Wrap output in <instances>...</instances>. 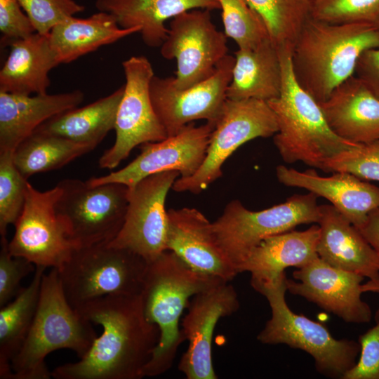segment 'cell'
I'll use <instances>...</instances> for the list:
<instances>
[{
  "instance_id": "1",
  "label": "cell",
  "mask_w": 379,
  "mask_h": 379,
  "mask_svg": "<svg viewBox=\"0 0 379 379\" xmlns=\"http://www.w3.org/2000/svg\"><path fill=\"white\" fill-rule=\"evenodd\" d=\"M102 328L88 352L74 363L58 366L55 379H140L152 358L159 329L145 317L141 296L107 295L76 308Z\"/></svg>"
},
{
  "instance_id": "2",
  "label": "cell",
  "mask_w": 379,
  "mask_h": 379,
  "mask_svg": "<svg viewBox=\"0 0 379 379\" xmlns=\"http://www.w3.org/2000/svg\"><path fill=\"white\" fill-rule=\"evenodd\" d=\"M379 47V27L366 23L332 24L310 18L291 53L298 84L319 103L354 74L366 51Z\"/></svg>"
},
{
  "instance_id": "3",
  "label": "cell",
  "mask_w": 379,
  "mask_h": 379,
  "mask_svg": "<svg viewBox=\"0 0 379 379\" xmlns=\"http://www.w3.org/2000/svg\"><path fill=\"white\" fill-rule=\"evenodd\" d=\"M219 277L197 272L166 250L148 263L140 293L147 320L157 326L160 338L142 376H157L172 366L185 341L179 321L192 296L221 282Z\"/></svg>"
},
{
  "instance_id": "4",
  "label": "cell",
  "mask_w": 379,
  "mask_h": 379,
  "mask_svg": "<svg viewBox=\"0 0 379 379\" xmlns=\"http://www.w3.org/2000/svg\"><path fill=\"white\" fill-rule=\"evenodd\" d=\"M282 82L279 97L267 101L278 126L274 144L287 164L302 162L323 170L325 162L356 144L342 139L328 125L319 103L298 84L292 50L277 48Z\"/></svg>"
},
{
  "instance_id": "5",
  "label": "cell",
  "mask_w": 379,
  "mask_h": 379,
  "mask_svg": "<svg viewBox=\"0 0 379 379\" xmlns=\"http://www.w3.org/2000/svg\"><path fill=\"white\" fill-rule=\"evenodd\" d=\"M97 333L92 324L69 303L56 268L44 274L39 300L28 335L11 361V379H49L45 359L62 349L83 357Z\"/></svg>"
},
{
  "instance_id": "6",
  "label": "cell",
  "mask_w": 379,
  "mask_h": 379,
  "mask_svg": "<svg viewBox=\"0 0 379 379\" xmlns=\"http://www.w3.org/2000/svg\"><path fill=\"white\" fill-rule=\"evenodd\" d=\"M286 278L284 273L273 280L251 279V286L268 301L272 314L258 335V340L303 350L313 358L320 374L343 379L357 364L359 342L336 339L324 324L293 312L286 300Z\"/></svg>"
},
{
  "instance_id": "7",
  "label": "cell",
  "mask_w": 379,
  "mask_h": 379,
  "mask_svg": "<svg viewBox=\"0 0 379 379\" xmlns=\"http://www.w3.org/2000/svg\"><path fill=\"white\" fill-rule=\"evenodd\" d=\"M147 265L137 253L107 243L75 248L58 271L66 298L76 309L104 296L140 295Z\"/></svg>"
},
{
  "instance_id": "8",
  "label": "cell",
  "mask_w": 379,
  "mask_h": 379,
  "mask_svg": "<svg viewBox=\"0 0 379 379\" xmlns=\"http://www.w3.org/2000/svg\"><path fill=\"white\" fill-rule=\"evenodd\" d=\"M317 196L295 194L277 205L251 211L239 200L229 202L212 222L215 239L239 274V268L251 251L264 239L317 223L320 218Z\"/></svg>"
},
{
  "instance_id": "9",
  "label": "cell",
  "mask_w": 379,
  "mask_h": 379,
  "mask_svg": "<svg viewBox=\"0 0 379 379\" xmlns=\"http://www.w3.org/2000/svg\"><path fill=\"white\" fill-rule=\"evenodd\" d=\"M55 209L76 248L111 242L119 232L128 202V187L119 182L95 186L79 179L57 184Z\"/></svg>"
},
{
  "instance_id": "10",
  "label": "cell",
  "mask_w": 379,
  "mask_h": 379,
  "mask_svg": "<svg viewBox=\"0 0 379 379\" xmlns=\"http://www.w3.org/2000/svg\"><path fill=\"white\" fill-rule=\"evenodd\" d=\"M277 131L276 117L267 102L227 98L203 164L192 176L179 177L172 189L199 194L222 175L223 164L238 147L258 138L274 136Z\"/></svg>"
},
{
  "instance_id": "11",
  "label": "cell",
  "mask_w": 379,
  "mask_h": 379,
  "mask_svg": "<svg viewBox=\"0 0 379 379\" xmlns=\"http://www.w3.org/2000/svg\"><path fill=\"white\" fill-rule=\"evenodd\" d=\"M126 83L116 117L114 145L98 161L101 168L113 169L137 146L158 142L167 134L152 105L150 82L154 76L149 60L131 56L122 62Z\"/></svg>"
},
{
  "instance_id": "12",
  "label": "cell",
  "mask_w": 379,
  "mask_h": 379,
  "mask_svg": "<svg viewBox=\"0 0 379 379\" xmlns=\"http://www.w3.org/2000/svg\"><path fill=\"white\" fill-rule=\"evenodd\" d=\"M60 193L58 185L41 192L27 182L24 207L8 244L11 255L24 258L35 267L57 270L69 260L76 246L56 212Z\"/></svg>"
},
{
  "instance_id": "13",
  "label": "cell",
  "mask_w": 379,
  "mask_h": 379,
  "mask_svg": "<svg viewBox=\"0 0 379 379\" xmlns=\"http://www.w3.org/2000/svg\"><path fill=\"white\" fill-rule=\"evenodd\" d=\"M161 55L176 60L174 85L180 89L192 86L210 77L227 55L225 33L212 22L210 10L194 9L172 18Z\"/></svg>"
},
{
  "instance_id": "14",
  "label": "cell",
  "mask_w": 379,
  "mask_h": 379,
  "mask_svg": "<svg viewBox=\"0 0 379 379\" xmlns=\"http://www.w3.org/2000/svg\"><path fill=\"white\" fill-rule=\"evenodd\" d=\"M235 58L227 55L206 80L180 89L173 77L154 76L150 95L154 111L167 136L179 133L194 121L204 119L215 125L227 100Z\"/></svg>"
},
{
  "instance_id": "15",
  "label": "cell",
  "mask_w": 379,
  "mask_h": 379,
  "mask_svg": "<svg viewBox=\"0 0 379 379\" xmlns=\"http://www.w3.org/2000/svg\"><path fill=\"white\" fill-rule=\"evenodd\" d=\"M179 177L175 171L161 172L145 178L129 189L124 224L109 244L130 250L148 263L166 251V199Z\"/></svg>"
},
{
  "instance_id": "16",
  "label": "cell",
  "mask_w": 379,
  "mask_h": 379,
  "mask_svg": "<svg viewBox=\"0 0 379 379\" xmlns=\"http://www.w3.org/2000/svg\"><path fill=\"white\" fill-rule=\"evenodd\" d=\"M214 127L209 122L198 126L190 123L173 136L141 145L140 154L123 168L86 182L93 186L119 182L132 189L145 178L161 172L175 171L180 178L190 177L205 159Z\"/></svg>"
},
{
  "instance_id": "17",
  "label": "cell",
  "mask_w": 379,
  "mask_h": 379,
  "mask_svg": "<svg viewBox=\"0 0 379 379\" xmlns=\"http://www.w3.org/2000/svg\"><path fill=\"white\" fill-rule=\"evenodd\" d=\"M239 308L237 293L229 281L204 290L190 299L182 322V333L189 343L178 369L187 379H216L212 361V338L222 317Z\"/></svg>"
},
{
  "instance_id": "18",
  "label": "cell",
  "mask_w": 379,
  "mask_h": 379,
  "mask_svg": "<svg viewBox=\"0 0 379 379\" xmlns=\"http://www.w3.org/2000/svg\"><path fill=\"white\" fill-rule=\"evenodd\" d=\"M286 278L287 291L338 317L347 323H368L371 307L361 299L364 277L335 267L319 257Z\"/></svg>"
},
{
  "instance_id": "19",
  "label": "cell",
  "mask_w": 379,
  "mask_h": 379,
  "mask_svg": "<svg viewBox=\"0 0 379 379\" xmlns=\"http://www.w3.org/2000/svg\"><path fill=\"white\" fill-rule=\"evenodd\" d=\"M166 249L197 272L226 281L238 274L218 244L212 222L194 208L167 211Z\"/></svg>"
},
{
  "instance_id": "20",
  "label": "cell",
  "mask_w": 379,
  "mask_h": 379,
  "mask_svg": "<svg viewBox=\"0 0 379 379\" xmlns=\"http://www.w3.org/2000/svg\"><path fill=\"white\" fill-rule=\"evenodd\" d=\"M276 175L285 186L302 188L327 199L357 228L371 212L379 208V186L348 173L321 176L313 168L300 171L279 165Z\"/></svg>"
},
{
  "instance_id": "21",
  "label": "cell",
  "mask_w": 379,
  "mask_h": 379,
  "mask_svg": "<svg viewBox=\"0 0 379 379\" xmlns=\"http://www.w3.org/2000/svg\"><path fill=\"white\" fill-rule=\"evenodd\" d=\"M318 256L329 265L379 279V256L362 235L331 204L319 205Z\"/></svg>"
},
{
  "instance_id": "22",
  "label": "cell",
  "mask_w": 379,
  "mask_h": 379,
  "mask_svg": "<svg viewBox=\"0 0 379 379\" xmlns=\"http://www.w3.org/2000/svg\"><path fill=\"white\" fill-rule=\"evenodd\" d=\"M328 125L354 144L379 140V98L354 74L319 103Z\"/></svg>"
},
{
  "instance_id": "23",
  "label": "cell",
  "mask_w": 379,
  "mask_h": 379,
  "mask_svg": "<svg viewBox=\"0 0 379 379\" xmlns=\"http://www.w3.org/2000/svg\"><path fill=\"white\" fill-rule=\"evenodd\" d=\"M84 98L80 90L34 95L0 91V152H13L41 124L78 107Z\"/></svg>"
},
{
  "instance_id": "24",
  "label": "cell",
  "mask_w": 379,
  "mask_h": 379,
  "mask_svg": "<svg viewBox=\"0 0 379 379\" xmlns=\"http://www.w3.org/2000/svg\"><path fill=\"white\" fill-rule=\"evenodd\" d=\"M9 55L0 71V91L44 94L50 71L60 65L48 39L38 32L11 41Z\"/></svg>"
},
{
  "instance_id": "25",
  "label": "cell",
  "mask_w": 379,
  "mask_h": 379,
  "mask_svg": "<svg viewBox=\"0 0 379 379\" xmlns=\"http://www.w3.org/2000/svg\"><path fill=\"white\" fill-rule=\"evenodd\" d=\"M99 11L112 14L120 27H140L143 42L161 47L168 28L164 22L193 9H220L219 0H96Z\"/></svg>"
},
{
  "instance_id": "26",
  "label": "cell",
  "mask_w": 379,
  "mask_h": 379,
  "mask_svg": "<svg viewBox=\"0 0 379 379\" xmlns=\"http://www.w3.org/2000/svg\"><path fill=\"white\" fill-rule=\"evenodd\" d=\"M319 225L303 231L290 230L264 239L248 254L239 273L249 272L251 278L273 280L287 267L301 268L318 258Z\"/></svg>"
},
{
  "instance_id": "27",
  "label": "cell",
  "mask_w": 379,
  "mask_h": 379,
  "mask_svg": "<svg viewBox=\"0 0 379 379\" xmlns=\"http://www.w3.org/2000/svg\"><path fill=\"white\" fill-rule=\"evenodd\" d=\"M227 90L232 100L269 101L279 97L282 75L277 48L267 39L253 48H238Z\"/></svg>"
},
{
  "instance_id": "28",
  "label": "cell",
  "mask_w": 379,
  "mask_h": 379,
  "mask_svg": "<svg viewBox=\"0 0 379 379\" xmlns=\"http://www.w3.org/2000/svg\"><path fill=\"white\" fill-rule=\"evenodd\" d=\"M140 29L121 28L112 14L99 11L86 18H67L51 29L48 39L59 63L66 64Z\"/></svg>"
},
{
  "instance_id": "29",
  "label": "cell",
  "mask_w": 379,
  "mask_h": 379,
  "mask_svg": "<svg viewBox=\"0 0 379 379\" xmlns=\"http://www.w3.org/2000/svg\"><path fill=\"white\" fill-rule=\"evenodd\" d=\"M124 91V85H122L111 94L88 105L63 112L44 122L36 131L61 136L95 149L114 129Z\"/></svg>"
},
{
  "instance_id": "30",
  "label": "cell",
  "mask_w": 379,
  "mask_h": 379,
  "mask_svg": "<svg viewBox=\"0 0 379 379\" xmlns=\"http://www.w3.org/2000/svg\"><path fill=\"white\" fill-rule=\"evenodd\" d=\"M46 267L36 266L30 284L0 310V378L11 379V361L22 347L37 310Z\"/></svg>"
},
{
  "instance_id": "31",
  "label": "cell",
  "mask_w": 379,
  "mask_h": 379,
  "mask_svg": "<svg viewBox=\"0 0 379 379\" xmlns=\"http://www.w3.org/2000/svg\"><path fill=\"white\" fill-rule=\"evenodd\" d=\"M94 149L61 136L34 131L13 151L14 164L27 178L34 174L59 169Z\"/></svg>"
},
{
  "instance_id": "32",
  "label": "cell",
  "mask_w": 379,
  "mask_h": 379,
  "mask_svg": "<svg viewBox=\"0 0 379 379\" xmlns=\"http://www.w3.org/2000/svg\"><path fill=\"white\" fill-rule=\"evenodd\" d=\"M265 24L277 48L293 49L310 17L307 0H245Z\"/></svg>"
},
{
  "instance_id": "33",
  "label": "cell",
  "mask_w": 379,
  "mask_h": 379,
  "mask_svg": "<svg viewBox=\"0 0 379 379\" xmlns=\"http://www.w3.org/2000/svg\"><path fill=\"white\" fill-rule=\"evenodd\" d=\"M227 37L239 48H253L267 39V30L261 18L245 0H219Z\"/></svg>"
},
{
  "instance_id": "34",
  "label": "cell",
  "mask_w": 379,
  "mask_h": 379,
  "mask_svg": "<svg viewBox=\"0 0 379 379\" xmlns=\"http://www.w3.org/2000/svg\"><path fill=\"white\" fill-rule=\"evenodd\" d=\"M310 17L332 24L366 23L379 27V0H307Z\"/></svg>"
},
{
  "instance_id": "35",
  "label": "cell",
  "mask_w": 379,
  "mask_h": 379,
  "mask_svg": "<svg viewBox=\"0 0 379 379\" xmlns=\"http://www.w3.org/2000/svg\"><path fill=\"white\" fill-rule=\"evenodd\" d=\"M13 152H0L1 237H6L8 227L15 224L25 201L27 180L16 168Z\"/></svg>"
},
{
  "instance_id": "36",
  "label": "cell",
  "mask_w": 379,
  "mask_h": 379,
  "mask_svg": "<svg viewBox=\"0 0 379 379\" xmlns=\"http://www.w3.org/2000/svg\"><path fill=\"white\" fill-rule=\"evenodd\" d=\"M345 172L364 180L379 181V140L356 144L328 159L322 170Z\"/></svg>"
},
{
  "instance_id": "37",
  "label": "cell",
  "mask_w": 379,
  "mask_h": 379,
  "mask_svg": "<svg viewBox=\"0 0 379 379\" xmlns=\"http://www.w3.org/2000/svg\"><path fill=\"white\" fill-rule=\"evenodd\" d=\"M18 1L36 32L42 34H48L55 25L85 9L84 6L74 0Z\"/></svg>"
},
{
  "instance_id": "38",
  "label": "cell",
  "mask_w": 379,
  "mask_h": 379,
  "mask_svg": "<svg viewBox=\"0 0 379 379\" xmlns=\"http://www.w3.org/2000/svg\"><path fill=\"white\" fill-rule=\"evenodd\" d=\"M6 237H1L0 251V307L15 298L22 288L21 281L34 271V265L27 259L14 256L8 248Z\"/></svg>"
},
{
  "instance_id": "39",
  "label": "cell",
  "mask_w": 379,
  "mask_h": 379,
  "mask_svg": "<svg viewBox=\"0 0 379 379\" xmlns=\"http://www.w3.org/2000/svg\"><path fill=\"white\" fill-rule=\"evenodd\" d=\"M374 320L373 326L359 336V359L343 379H379V308Z\"/></svg>"
},
{
  "instance_id": "40",
  "label": "cell",
  "mask_w": 379,
  "mask_h": 379,
  "mask_svg": "<svg viewBox=\"0 0 379 379\" xmlns=\"http://www.w3.org/2000/svg\"><path fill=\"white\" fill-rule=\"evenodd\" d=\"M0 32L3 42L9 44L36 32L18 0H0Z\"/></svg>"
},
{
  "instance_id": "41",
  "label": "cell",
  "mask_w": 379,
  "mask_h": 379,
  "mask_svg": "<svg viewBox=\"0 0 379 379\" xmlns=\"http://www.w3.org/2000/svg\"><path fill=\"white\" fill-rule=\"evenodd\" d=\"M354 75L379 98V47L368 50L361 55Z\"/></svg>"
},
{
  "instance_id": "42",
  "label": "cell",
  "mask_w": 379,
  "mask_h": 379,
  "mask_svg": "<svg viewBox=\"0 0 379 379\" xmlns=\"http://www.w3.org/2000/svg\"><path fill=\"white\" fill-rule=\"evenodd\" d=\"M358 229L379 256V208L371 212Z\"/></svg>"
},
{
  "instance_id": "43",
  "label": "cell",
  "mask_w": 379,
  "mask_h": 379,
  "mask_svg": "<svg viewBox=\"0 0 379 379\" xmlns=\"http://www.w3.org/2000/svg\"><path fill=\"white\" fill-rule=\"evenodd\" d=\"M361 290L363 293L365 292H374L379 293V279L371 280L369 279L365 284H362L361 286Z\"/></svg>"
}]
</instances>
